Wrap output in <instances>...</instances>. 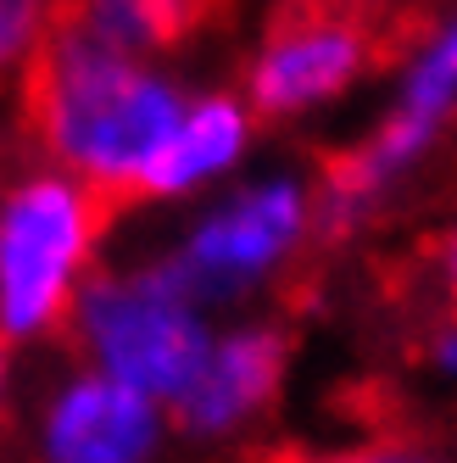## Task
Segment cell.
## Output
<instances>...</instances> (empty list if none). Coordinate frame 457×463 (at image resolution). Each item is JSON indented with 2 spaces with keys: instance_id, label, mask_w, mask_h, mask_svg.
<instances>
[{
  "instance_id": "1",
  "label": "cell",
  "mask_w": 457,
  "mask_h": 463,
  "mask_svg": "<svg viewBox=\"0 0 457 463\" xmlns=\"http://www.w3.org/2000/svg\"><path fill=\"white\" fill-rule=\"evenodd\" d=\"M23 123L68 179L128 207L140 202V179L184 112L168 84L95 28L84 0H51V17L23 61Z\"/></svg>"
},
{
  "instance_id": "2",
  "label": "cell",
  "mask_w": 457,
  "mask_h": 463,
  "mask_svg": "<svg viewBox=\"0 0 457 463\" xmlns=\"http://www.w3.org/2000/svg\"><path fill=\"white\" fill-rule=\"evenodd\" d=\"M212 335H218L212 313L195 307L162 262H145L128 274L95 269L79 285L73 313L61 324V341L73 346L84 369L140 391L162 408H173L184 396V385L212 352Z\"/></svg>"
},
{
  "instance_id": "3",
  "label": "cell",
  "mask_w": 457,
  "mask_h": 463,
  "mask_svg": "<svg viewBox=\"0 0 457 463\" xmlns=\"http://www.w3.org/2000/svg\"><path fill=\"white\" fill-rule=\"evenodd\" d=\"M112 202L68 174H34L0 195V346L56 341L79 285L95 274V241Z\"/></svg>"
},
{
  "instance_id": "4",
  "label": "cell",
  "mask_w": 457,
  "mask_h": 463,
  "mask_svg": "<svg viewBox=\"0 0 457 463\" xmlns=\"http://www.w3.org/2000/svg\"><path fill=\"white\" fill-rule=\"evenodd\" d=\"M407 40L390 0H279L268 51L251 68L256 112H296L335 95L346 79L396 56Z\"/></svg>"
},
{
  "instance_id": "5",
  "label": "cell",
  "mask_w": 457,
  "mask_h": 463,
  "mask_svg": "<svg viewBox=\"0 0 457 463\" xmlns=\"http://www.w3.org/2000/svg\"><path fill=\"white\" fill-rule=\"evenodd\" d=\"M312 235V202L302 184H256L235 202H223L212 218H201L184 235L179 251L156 257L168 279L190 296L201 313L235 307L251 290L274 285L290 257H296Z\"/></svg>"
},
{
  "instance_id": "6",
  "label": "cell",
  "mask_w": 457,
  "mask_h": 463,
  "mask_svg": "<svg viewBox=\"0 0 457 463\" xmlns=\"http://www.w3.org/2000/svg\"><path fill=\"white\" fill-rule=\"evenodd\" d=\"M168 452V408L84 363H73L28 419V463H162Z\"/></svg>"
},
{
  "instance_id": "7",
  "label": "cell",
  "mask_w": 457,
  "mask_h": 463,
  "mask_svg": "<svg viewBox=\"0 0 457 463\" xmlns=\"http://www.w3.org/2000/svg\"><path fill=\"white\" fill-rule=\"evenodd\" d=\"M290 374V329L268 318H246L212 335L207 363L195 369L184 396L168 408L173 447L190 452H223L246 441L263 424Z\"/></svg>"
},
{
  "instance_id": "8",
  "label": "cell",
  "mask_w": 457,
  "mask_h": 463,
  "mask_svg": "<svg viewBox=\"0 0 457 463\" xmlns=\"http://www.w3.org/2000/svg\"><path fill=\"white\" fill-rule=\"evenodd\" d=\"M246 146V118L235 101H201L195 112H184V123L173 128V140L156 151V162L140 179V202L151 195H179V190H195L201 179L223 174L228 162L240 156Z\"/></svg>"
},
{
  "instance_id": "9",
  "label": "cell",
  "mask_w": 457,
  "mask_h": 463,
  "mask_svg": "<svg viewBox=\"0 0 457 463\" xmlns=\"http://www.w3.org/2000/svg\"><path fill=\"white\" fill-rule=\"evenodd\" d=\"M218 6L223 0H84L95 28H101L112 45H123L128 56L145 51V45H179Z\"/></svg>"
},
{
  "instance_id": "10",
  "label": "cell",
  "mask_w": 457,
  "mask_h": 463,
  "mask_svg": "<svg viewBox=\"0 0 457 463\" xmlns=\"http://www.w3.org/2000/svg\"><path fill=\"white\" fill-rule=\"evenodd\" d=\"M279 463H457L452 447L430 441V436H363V441H340V447H312V452H284Z\"/></svg>"
},
{
  "instance_id": "11",
  "label": "cell",
  "mask_w": 457,
  "mask_h": 463,
  "mask_svg": "<svg viewBox=\"0 0 457 463\" xmlns=\"http://www.w3.org/2000/svg\"><path fill=\"white\" fill-rule=\"evenodd\" d=\"M452 90H457V23L446 28V34L430 40V51H424V61L413 68V84H407V101H402V118L407 123H424V128H435L446 101H452Z\"/></svg>"
},
{
  "instance_id": "12",
  "label": "cell",
  "mask_w": 457,
  "mask_h": 463,
  "mask_svg": "<svg viewBox=\"0 0 457 463\" xmlns=\"http://www.w3.org/2000/svg\"><path fill=\"white\" fill-rule=\"evenodd\" d=\"M45 17H51V0H0V79H6L17 61H28Z\"/></svg>"
},
{
  "instance_id": "13",
  "label": "cell",
  "mask_w": 457,
  "mask_h": 463,
  "mask_svg": "<svg viewBox=\"0 0 457 463\" xmlns=\"http://www.w3.org/2000/svg\"><path fill=\"white\" fill-rule=\"evenodd\" d=\"M424 363H430V374L457 385V313H446L435 329H430V341H424Z\"/></svg>"
},
{
  "instance_id": "14",
  "label": "cell",
  "mask_w": 457,
  "mask_h": 463,
  "mask_svg": "<svg viewBox=\"0 0 457 463\" xmlns=\"http://www.w3.org/2000/svg\"><path fill=\"white\" fill-rule=\"evenodd\" d=\"M441 290H446V313H457V223L441 241Z\"/></svg>"
},
{
  "instance_id": "15",
  "label": "cell",
  "mask_w": 457,
  "mask_h": 463,
  "mask_svg": "<svg viewBox=\"0 0 457 463\" xmlns=\"http://www.w3.org/2000/svg\"><path fill=\"white\" fill-rule=\"evenodd\" d=\"M6 385H12V352L0 346V402H6Z\"/></svg>"
}]
</instances>
